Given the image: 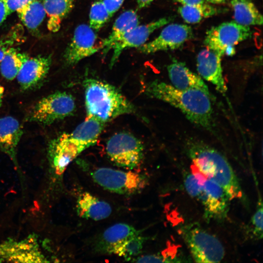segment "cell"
<instances>
[{"mask_svg": "<svg viewBox=\"0 0 263 263\" xmlns=\"http://www.w3.org/2000/svg\"><path fill=\"white\" fill-rule=\"evenodd\" d=\"M145 94L179 109L192 123L214 133L211 96L198 89L180 90L159 80L146 84Z\"/></svg>", "mask_w": 263, "mask_h": 263, "instance_id": "6da1fadb", "label": "cell"}, {"mask_svg": "<svg viewBox=\"0 0 263 263\" xmlns=\"http://www.w3.org/2000/svg\"><path fill=\"white\" fill-rule=\"evenodd\" d=\"M185 148L194 168L221 186L231 200L237 199L246 204V197L239 180L223 154L214 148L194 139L188 140Z\"/></svg>", "mask_w": 263, "mask_h": 263, "instance_id": "7a4b0ae2", "label": "cell"}, {"mask_svg": "<svg viewBox=\"0 0 263 263\" xmlns=\"http://www.w3.org/2000/svg\"><path fill=\"white\" fill-rule=\"evenodd\" d=\"M83 84L87 116L105 123L135 113L134 106L113 85L94 78L86 79Z\"/></svg>", "mask_w": 263, "mask_h": 263, "instance_id": "3957f363", "label": "cell"}, {"mask_svg": "<svg viewBox=\"0 0 263 263\" xmlns=\"http://www.w3.org/2000/svg\"><path fill=\"white\" fill-rule=\"evenodd\" d=\"M183 181L187 193L203 207L207 220L221 221L227 217L231 200L221 186L193 167L184 173Z\"/></svg>", "mask_w": 263, "mask_h": 263, "instance_id": "277c9868", "label": "cell"}, {"mask_svg": "<svg viewBox=\"0 0 263 263\" xmlns=\"http://www.w3.org/2000/svg\"><path fill=\"white\" fill-rule=\"evenodd\" d=\"M178 231L195 262L219 263L223 259L225 251L222 243L198 223L181 225Z\"/></svg>", "mask_w": 263, "mask_h": 263, "instance_id": "5b68a950", "label": "cell"}, {"mask_svg": "<svg viewBox=\"0 0 263 263\" xmlns=\"http://www.w3.org/2000/svg\"><path fill=\"white\" fill-rule=\"evenodd\" d=\"M252 32L249 26L240 24L234 20L223 22L208 29L204 44L207 48L222 57L235 54V46L250 38Z\"/></svg>", "mask_w": 263, "mask_h": 263, "instance_id": "8992f818", "label": "cell"}, {"mask_svg": "<svg viewBox=\"0 0 263 263\" xmlns=\"http://www.w3.org/2000/svg\"><path fill=\"white\" fill-rule=\"evenodd\" d=\"M75 108V100L71 94L64 92H57L40 99L26 119L48 125L73 115Z\"/></svg>", "mask_w": 263, "mask_h": 263, "instance_id": "52a82bcc", "label": "cell"}, {"mask_svg": "<svg viewBox=\"0 0 263 263\" xmlns=\"http://www.w3.org/2000/svg\"><path fill=\"white\" fill-rule=\"evenodd\" d=\"M106 150L114 164L129 170L138 167L143 158L142 142L127 132L117 133L111 137L107 142Z\"/></svg>", "mask_w": 263, "mask_h": 263, "instance_id": "ba28073f", "label": "cell"}, {"mask_svg": "<svg viewBox=\"0 0 263 263\" xmlns=\"http://www.w3.org/2000/svg\"><path fill=\"white\" fill-rule=\"evenodd\" d=\"M91 175L93 180L103 188L120 194L136 193L145 187L147 182L143 175L132 170L100 168L93 171Z\"/></svg>", "mask_w": 263, "mask_h": 263, "instance_id": "9c48e42d", "label": "cell"}, {"mask_svg": "<svg viewBox=\"0 0 263 263\" xmlns=\"http://www.w3.org/2000/svg\"><path fill=\"white\" fill-rule=\"evenodd\" d=\"M85 150L69 133H64L51 142L48 153L50 185L59 182L68 165Z\"/></svg>", "mask_w": 263, "mask_h": 263, "instance_id": "30bf717a", "label": "cell"}, {"mask_svg": "<svg viewBox=\"0 0 263 263\" xmlns=\"http://www.w3.org/2000/svg\"><path fill=\"white\" fill-rule=\"evenodd\" d=\"M0 259L3 262L48 263L42 252L38 236L32 233L22 240L9 238L0 243Z\"/></svg>", "mask_w": 263, "mask_h": 263, "instance_id": "8fae6325", "label": "cell"}, {"mask_svg": "<svg viewBox=\"0 0 263 263\" xmlns=\"http://www.w3.org/2000/svg\"><path fill=\"white\" fill-rule=\"evenodd\" d=\"M102 48L103 41H98L93 29L87 24H80L75 29L72 40L64 52L65 62L68 65H75Z\"/></svg>", "mask_w": 263, "mask_h": 263, "instance_id": "7c38bea8", "label": "cell"}, {"mask_svg": "<svg viewBox=\"0 0 263 263\" xmlns=\"http://www.w3.org/2000/svg\"><path fill=\"white\" fill-rule=\"evenodd\" d=\"M166 25L156 38L138 47L139 51L150 54L161 51L176 50L193 37L192 30L189 26L179 23H169Z\"/></svg>", "mask_w": 263, "mask_h": 263, "instance_id": "4fadbf2b", "label": "cell"}, {"mask_svg": "<svg viewBox=\"0 0 263 263\" xmlns=\"http://www.w3.org/2000/svg\"><path fill=\"white\" fill-rule=\"evenodd\" d=\"M174 19L169 16L160 18L150 23L137 25L115 42L111 49L113 50L110 63L112 68L122 52L132 47H139L145 43L150 35L156 29L169 23Z\"/></svg>", "mask_w": 263, "mask_h": 263, "instance_id": "5bb4252c", "label": "cell"}, {"mask_svg": "<svg viewBox=\"0 0 263 263\" xmlns=\"http://www.w3.org/2000/svg\"><path fill=\"white\" fill-rule=\"evenodd\" d=\"M221 57L210 50L206 48L201 50L196 59L197 70L199 75L213 84L222 94L227 91L223 75Z\"/></svg>", "mask_w": 263, "mask_h": 263, "instance_id": "9a60e30c", "label": "cell"}, {"mask_svg": "<svg viewBox=\"0 0 263 263\" xmlns=\"http://www.w3.org/2000/svg\"><path fill=\"white\" fill-rule=\"evenodd\" d=\"M51 64L50 56H28L17 76L21 88L27 90L41 83L48 74Z\"/></svg>", "mask_w": 263, "mask_h": 263, "instance_id": "2e32d148", "label": "cell"}, {"mask_svg": "<svg viewBox=\"0 0 263 263\" xmlns=\"http://www.w3.org/2000/svg\"><path fill=\"white\" fill-rule=\"evenodd\" d=\"M167 70L172 85L180 90L198 89L210 95L207 86L198 74L192 72L182 62L173 60Z\"/></svg>", "mask_w": 263, "mask_h": 263, "instance_id": "e0dca14e", "label": "cell"}, {"mask_svg": "<svg viewBox=\"0 0 263 263\" xmlns=\"http://www.w3.org/2000/svg\"><path fill=\"white\" fill-rule=\"evenodd\" d=\"M140 234L139 230L129 225L118 223L107 228L97 241L95 248L104 254H114L116 249L125 241Z\"/></svg>", "mask_w": 263, "mask_h": 263, "instance_id": "ac0fdd59", "label": "cell"}, {"mask_svg": "<svg viewBox=\"0 0 263 263\" xmlns=\"http://www.w3.org/2000/svg\"><path fill=\"white\" fill-rule=\"evenodd\" d=\"M23 133L21 125L15 118H0V151L7 155L17 166V148Z\"/></svg>", "mask_w": 263, "mask_h": 263, "instance_id": "d6986e66", "label": "cell"}, {"mask_svg": "<svg viewBox=\"0 0 263 263\" xmlns=\"http://www.w3.org/2000/svg\"><path fill=\"white\" fill-rule=\"evenodd\" d=\"M76 211L81 218L98 221L109 217L112 208L108 203L88 192H83L77 200Z\"/></svg>", "mask_w": 263, "mask_h": 263, "instance_id": "ffe728a7", "label": "cell"}, {"mask_svg": "<svg viewBox=\"0 0 263 263\" xmlns=\"http://www.w3.org/2000/svg\"><path fill=\"white\" fill-rule=\"evenodd\" d=\"M138 24L139 18L136 11L129 10L122 13L114 22L110 35L103 40V53L107 54L115 42Z\"/></svg>", "mask_w": 263, "mask_h": 263, "instance_id": "44dd1931", "label": "cell"}, {"mask_svg": "<svg viewBox=\"0 0 263 263\" xmlns=\"http://www.w3.org/2000/svg\"><path fill=\"white\" fill-rule=\"evenodd\" d=\"M42 2L48 17V29L56 32L60 29L63 19L73 9L75 0H42Z\"/></svg>", "mask_w": 263, "mask_h": 263, "instance_id": "7402d4cb", "label": "cell"}, {"mask_svg": "<svg viewBox=\"0 0 263 263\" xmlns=\"http://www.w3.org/2000/svg\"><path fill=\"white\" fill-rule=\"evenodd\" d=\"M234 21L244 26L262 25L263 16L252 0H231Z\"/></svg>", "mask_w": 263, "mask_h": 263, "instance_id": "603a6c76", "label": "cell"}, {"mask_svg": "<svg viewBox=\"0 0 263 263\" xmlns=\"http://www.w3.org/2000/svg\"><path fill=\"white\" fill-rule=\"evenodd\" d=\"M16 12L22 22L31 31L39 27L46 15L42 0H32Z\"/></svg>", "mask_w": 263, "mask_h": 263, "instance_id": "cb8c5ba5", "label": "cell"}, {"mask_svg": "<svg viewBox=\"0 0 263 263\" xmlns=\"http://www.w3.org/2000/svg\"><path fill=\"white\" fill-rule=\"evenodd\" d=\"M223 10L205 2L197 4L182 5L179 7L178 12L186 23L195 24L221 13Z\"/></svg>", "mask_w": 263, "mask_h": 263, "instance_id": "d4e9b609", "label": "cell"}, {"mask_svg": "<svg viewBox=\"0 0 263 263\" xmlns=\"http://www.w3.org/2000/svg\"><path fill=\"white\" fill-rule=\"evenodd\" d=\"M28 57L26 54L19 53L14 48H9L0 62V71L7 80L15 78L24 62Z\"/></svg>", "mask_w": 263, "mask_h": 263, "instance_id": "484cf974", "label": "cell"}, {"mask_svg": "<svg viewBox=\"0 0 263 263\" xmlns=\"http://www.w3.org/2000/svg\"><path fill=\"white\" fill-rule=\"evenodd\" d=\"M145 240V238L140 234L131 237L116 249L114 254L131 259L141 253Z\"/></svg>", "mask_w": 263, "mask_h": 263, "instance_id": "4316f807", "label": "cell"}, {"mask_svg": "<svg viewBox=\"0 0 263 263\" xmlns=\"http://www.w3.org/2000/svg\"><path fill=\"white\" fill-rule=\"evenodd\" d=\"M110 17L103 1L96 0L93 3L90 9L89 26L93 30L98 31Z\"/></svg>", "mask_w": 263, "mask_h": 263, "instance_id": "83f0119b", "label": "cell"}, {"mask_svg": "<svg viewBox=\"0 0 263 263\" xmlns=\"http://www.w3.org/2000/svg\"><path fill=\"white\" fill-rule=\"evenodd\" d=\"M263 203L261 198L260 197L256 211L251 217L250 222L251 234L256 239L260 240L263 238Z\"/></svg>", "mask_w": 263, "mask_h": 263, "instance_id": "f1b7e54d", "label": "cell"}, {"mask_svg": "<svg viewBox=\"0 0 263 263\" xmlns=\"http://www.w3.org/2000/svg\"><path fill=\"white\" fill-rule=\"evenodd\" d=\"M185 258L181 255H177L176 253L172 254L171 251L169 254L148 255L138 257L135 259L134 262L137 263H169V262H184Z\"/></svg>", "mask_w": 263, "mask_h": 263, "instance_id": "f546056e", "label": "cell"}, {"mask_svg": "<svg viewBox=\"0 0 263 263\" xmlns=\"http://www.w3.org/2000/svg\"><path fill=\"white\" fill-rule=\"evenodd\" d=\"M10 14L16 12L27 3L34 0H3Z\"/></svg>", "mask_w": 263, "mask_h": 263, "instance_id": "4dcf8cb0", "label": "cell"}, {"mask_svg": "<svg viewBox=\"0 0 263 263\" xmlns=\"http://www.w3.org/2000/svg\"><path fill=\"white\" fill-rule=\"evenodd\" d=\"M124 0H103V2L111 17L121 6Z\"/></svg>", "mask_w": 263, "mask_h": 263, "instance_id": "1f68e13d", "label": "cell"}, {"mask_svg": "<svg viewBox=\"0 0 263 263\" xmlns=\"http://www.w3.org/2000/svg\"><path fill=\"white\" fill-rule=\"evenodd\" d=\"M10 14L5 5L3 0H0V25Z\"/></svg>", "mask_w": 263, "mask_h": 263, "instance_id": "d6a6232c", "label": "cell"}, {"mask_svg": "<svg viewBox=\"0 0 263 263\" xmlns=\"http://www.w3.org/2000/svg\"><path fill=\"white\" fill-rule=\"evenodd\" d=\"M182 5H193L204 3L205 0H173Z\"/></svg>", "mask_w": 263, "mask_h": 263, "instance_id": "836d02e7", "label": "cell"}, {"mask_svg": "<svg viewBox=\"0 0 263 263\" xmlns=\"http://www.w3.org/2000/svg\"><path fill=\"white\" fill-rule=\"evenodd\" d=\"M153 0H137L138 7L140 9L149 6Z\"/></svg>", "mask_w": 263, "mask_h": 263, "instance_id": "e575fe53", "label": "cell"}, {"mask_svg": "<svg viewBox=\"0 0 263 263\" xmlns=\"http://www.w3.org/2000/svg\"><path fill=\"white\" fill-rule=\"evenodd\" d=\"M206 2L213 4H222L226 2L227 0H205Z\"/></svg>", "mask_w": 263, "mask_h": 263, "instance_id": "d590c367", "label": "cell"}, {"mask_svg": "<svg viewBox=\"0 0 263 263\" xmlns=\"http://www.w3.org/2000/svg\"><path fill=\"white\" fill-rule=\"evenodd\" d=\"M7 49H8L2 45V44H0V62L3 58Z\"/></svg>", "mask_w": 263, "mask_h": 263, "instance_id": "8d00e7d4", "label": "cell"}, {"mask_svg": "<svg viewBox=\"0 0 263 263\" xmlns=\"http://www.w3.org/2000/svg\"><path fill=\"white\" fill-rule=\"evenodd\" d=\"M4 93V88L0 85V107L2 104V97Z\"/></svg>", "mask_w": 263, "mask_h": 263, "instance_id": "74e56055", "label": "cell"}]
</instances>
